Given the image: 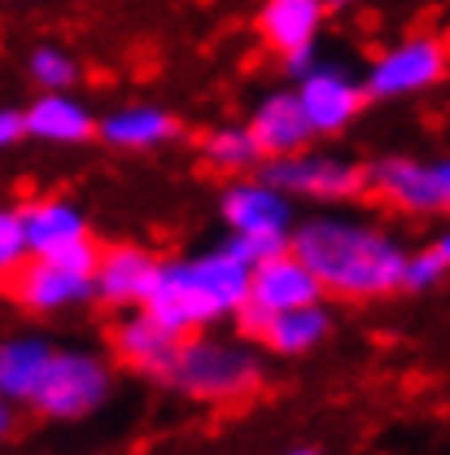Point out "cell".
I'll return each mask as SVG.
<instances>
[{
	"label": "cell",
	"instance_id": "7402d4cb",
	"mask_svg": "<svg viewBox=\"0 0 450 455\" xmlns=\"http://www.w3.org/2000/svg\"><path fill=\"white\" fill-rule=\"evenodd\" d=\"M27 75H31V84H40L44 92H66V88L75 84L79 66H75L70 53H61L53 44H40L36 53L27 57Z\"/></svg>",
	"mask_w": 450,
	"mask_h": 455
},
{
	"label": "cell",
	"instance_id": "4316f807",
	"mask_svg": "<svg viewBox=\"0 0 450 455\" xmlns=\"http://www.w3.org/2000/svg\"><path fill=\"white\" fill-rule=\"evenodd\" d=\"M315 61H320V57H315V44H311V49H297V53L284 57V70H288L293 79H302V75H306V70H311Z\"/></svg>",
	"mask_w": 450,
	"mask_h": 455
},
{
	"label": "cell",
	"instance_id": "ba28073f",
	"mask_svg": "<svg viewBox=\"0 0 450 455\" xmlns=\"http://www.w3.org/2000/svg\"><path fill=\"white\" fill-rule=\"evenodd\" d=\"M372 188L398 211L442 215L450 211V158H438V163L385 158L372 167Z\"/></svg>",
	"mask_w": 450,
	"mask_h": 455
},
{
	"label": "cell",
	"instance_id": "52a82bcc",
	"mask_svg": "<svg viewBox=\"0 0 450 455\" xmlns=\"http://www.w3.org/2000/svg\"><path fill=\"white\" fill-rule=\"evenodd\" d=\"M272 184H280L288 197H315V202H345L363 188V167L337 154H288V158H267L263 171Z\"/></svg>",
	"mask_w": 450,
	"mask_h": 455
},
{
	"label": "cell",
	"instance_id": "cb8c5ba5",
	"mask_svg": "<svg viewBox=\"0 0 450 455\" xmlns=\"http://www.w3.org/2000/svg\"><path fill=\"white\" fill-rule=\"evenodd\" d=\"M27 259H31V241H27L22 211H4L0 215V267L4 272H18Z\"/></svg>",
	"mask_w": 450,
	"mask_h": 455
},
{
	"label": "cell",
	"instance_id": "8992f818",
	"mask_svg": "<svg viewBox=\"0 0 450 455\" xmlns=\"http://www.w3.org/2000/svg\"><path fill=\"white\" fill-rule=\"evenodd\" d=\"M9 293L22 311L31 315H57V311H70L79 302H92L97 298V276L92 272H79V267H66L57 259H40L31 254L18 272H9Z\"/></svg>",
	"mask_w": 450,
	"mask_h": 455
},
{
	"label": "cell",
	"instance_id": "e0dca14e",
	"mask_svg": "<svg viewBox=\"0 0 450 455\" xmlns=\"http://www.w3.org/2000/svg\"><path fill=\"white\" fill-rule=\"evenodd\" d=\"M22 224H27V241H31V254H57L75 241L88 236V215L66 202V197H40V202H27L22 206Z\"/></svg>",
	"mask_w": 450,
	"mask_h": 455
},
{
	"label": "cell",
	"instance_id": "9a60e30c",
	"mask_svg": "<svg viewBox=\"0 0 450 455\" xmlns=\"http://www.w3.org/2000/svg\"><path fill=\"white\" fill-rule=\"evenodd\" d=\"M328 4L324 0H263L258 9V31L267 40V49H276L280 57L311 49L320 27H324Z\"/></svg>",
	"mask_w": 450,
	"mask_h": 455
},
{
	"label": "cell",
	"instance_id": "ffe728a7",
	"mask_svg": "<svg viewBox=\"0 0 450 455\" xmlns=\"http://www.w3.org/2000/svg\"><path fill=\"white\" fill-rule=\"evenodd\" d=\"M328 329H333V315L324 311V302H311V307H293V311L272 315V329L263 341L276 355H306L328 338Z\"/></svg>",
	"mask_w": 450,
	"mask_h": 455
},
{
	"label": "cell",
	"instance_id": "484cf974",
	"mask_svg": "<svg viewBox=\"0 0 450 455\" xmlns=\"http://www.w3.org/2000/svg\"><path fill=\"white\" fill-rule=\"evenodd\" d=\"M27 136V110H0V145H13Z\"/></svg>",
	"mask_w": 450,
	"mask_h": 455
},
{
	"label": "cell",
	"instance_id": "f1b7e54d",
	"mask_svg": "<svg viewBox=\"0 0 450 455\" xmlns=\"http://www.w3.org/2000/svg\"><path fill=\"white\" fill-rule=\"evenodd\" d=\"M324 4H328V13H341V9H354L359 0H324Z\"/></svg>",
	"mask_w": 450,
	"mask_h": 455
},
{
	"label": "cell",
	"instance_id": "2e32d148",
	"mask_svg": "<svg viewBox=\"0 0 450 455\" xmlns=\"http://www.w3.org/2000/svg\"><path fill=\"white\" fill-rule=\"evenodd\" d=\"M92 132H101V123L70 92H40L27 106V136L44 145H83L92 140Z\"/></svg>",
	"mask_w": 450,
	"mask_h": 455
},
{
	"label": "cell",
	"instance_id": "6da1fadb",
	"mask_svg": "<svg viewBox=\"0 0 450 455\" xmlns=\"http://www.w3.org/2000/svg\"><path fill=\"white\" fill-rule=\"evenodd\" d=\"M293 250L315 267L328 293L341 298H385L407 289V263L411 250L372 228L359 215H315L293 232Z\"/></svg>",
	"mask_w": 450,
	"mask_h": 455
},
{
	"label": "cell",
	"instance_id": "f546056e",
	"mask_svg": "<svg viewBox=\"0 0 450 455\" xmlns=\"http://www.w3.org/2000/svg\"><path fill=\"white\" fill-rule=\"evenodd\" d=\"M288 455H315V451H288Z\"/></svg>",
	"mask_w": 450,
	"mask_h": 455
},
{
	"label": "cell",
	"instance_id": "5bb4252c",
	"mask_svg": "<svg viewBox=\"0 0 450 455\" xmlns=\"http://www.w3.org/2000/svg\"><path fill=\"white\" fill-rule=\"evenodd\" d=\"M249 127L263 145L267 158H288V154H302L315 136L311 118H306V106L297 97V88H280V92H267L254 114H249Z\"/></svg>",
	"mask_w": 450,
	"mask_h": 455
},
{
	"label": "cell",
	"instance_id": "9c48e42d",
	"mask_svg": "<svg viewBox=\"0 0 450 455\" xmlns=\"http://www.w3.org/2000/svg\"><path fill=\"white\" fill-rule=\"evenodd\" d=\"M297 97L306 106V118H311L315 136H337L341 127H350L354 114L363 110L367 84L354 79L341 61H315L297 79Z\"/></svg>",
	"mask_w": 450,
	"mask_h": 455
},
{
	"label": "cell",
	"instance_id": "d6986e66",
	"mask_svg": "<svg viewBox=\"0 0 450 455\" xmlns=\"http://www.w3.org/2000/svg\"><path fill=\"white\" fill-rule=\"evenodd\" d=\"M110 149L122 154H140V149H158L175 136V118L162 106H122L101 118V132H97Z\"/></svg>",
	"mask_w": 450,
	"mask_h": 455
},
{
	"label": "cell",
	"instance_id": "3957f363",
	"mask_svg": "<svg viewBox=\"0 0 450 455\" xmlns=\"http://www.w3.org/2000/svg\"><path fill=\"white\" fill-rule=\"evenodd\" d=\"M167 381L201 403H241L263 386V359L245 341L188 338Z\"/></svg>",
	"mask_w": 450,
	"mask_h": 455
},
{
	"label": "cell",
	"instance_id": "30bf717a",
	"mask_svg": "<svg viewBox=\"0 0 450 455\" xmlns=\"http://www.w3.org/2000/svg\"><path fill=\"white\" fill-rule=\"evenodd\" d=\"M114 355H118V363H127L131 372H145V377H162L167 381L170 368H175V359H179V346L184 338L179 333H170L167 324L154 315V311H127L118 324H114Z\"/></svg>",
	"mask_w": 450,
	"mask_h": 455
},
{
	"label": "cell",
	"instance_id": "7a4b0ae2",
	"mask_svg": "<svg viewBox=\"0 0 450 455\" xmlns=\"http://www.w3.org/2000/svg\"><path fill=\"white\" fill-rule=\"evenodd\" d=\"M249 281H254V267L241 263L227 245L188 254V259H167L145 311H154L170 333L188 338L224 315H236L249 302Z\"/></svg>",
	"mask_w": 450,
	"mask_h": 455
},
{
	"label": "cell",
	"instance_id": "603a6c76",
	"mask_svg": "<svg viewBox=\"0 0 450 455\" xmlns=\"http://www.w3.org/2000/svg\"><path fill=\"white\" fill-rule=\"evenodd\" d=\"M224 245L241 259V263L258 267V263L276 259L284 250H293V232H227Z\"/></svg>",
	"mask_w": 450,
	"mask_h": 455
},
{
	"label": "cell",
	"instance_id": "4fadbf2b",
	"mask_svg": "<svg viewBox=\"0 0 450 455\" xmlns=\"http://www.w3.org/2000/svg\"><path fill=\"white\" fill-rule=\"evenodd\" d=\"M224 224L227 232H288L293 224V197L280 184L263 180H232L224 188Z\"/></svg>",
	"mask_w": 450,
	"mask_h": 455
},
{
	"label": "cell",
	"instance_id": "d4e9b609",
	"mask_svg": "<svg viewBox=\"0 0 450 455\" xmlns=\"http://www.w3.org/2000/svg\"><path fill=\"white\" fill-rule=\"evenodd\" d=\"M446 272H450L446 259H442L433 245H424V250H415L411 263H407V289H433Z\"/></svg>",
	"mask_w": 450,
	"mask_h": 455
},
{
	"label": "cell",
	"instance_id": "5b68a950",
	"mask_svg": "<svg viewBox=\"0 0 450 455\" xmlns=\"http://www.w3.org/2000/svg\"><path fill=\"white\" fill-rule=\"evenodd\" d=\"M110 395V368L88 350H57L53 368L36 395V411L49 420H79Z\"/></svg>",
	"mask_w": 450,
	"mask_h": 455
},
{
	"label": "cell",
	"instance_id": "7c38bea8",
	"mask_svg": "<svg viewBox=\"0 0 450 455\" xmlns=\"http://www.w3.org/2000/svg\"><path fill=\"white\" fill-rule=\"evenodd\" d=\"M328 289L315 276V267L297 254V250H284L276 259L258 263L254 267V281H249V302H258L263 311L280 315V311H293V307H311L320 302Z\"/></svg>",
	"mask_w": 450,
	"mask_h": 455
},
{
	"label": "cell",
	"instance_id": "8fae6325",
	"mask_svg": "<svg viewBox=\"0 0 450 455\" xmlns=\"http://www.w3.org/2000/svg\"><path fill=\"white\" fill-rule=\"evenodd\" d=\"M158 276H162V259H154L149 250L110 245L101 250V263H97V298L118 311L145 307L158 289Z\"/></svg>",
	"mask_w": 450,
	"mask_h": 455
},
{
	"label": "cell",
	"instance_id": "277c9868",
	"mask_svg": "<svg viewBox=\"0 0 450 455\" xmlns=\"http://www.w3.org/2000/svg\"><path fill=\"white\" fill-rule=\"evenodd\" d=\"M446 70L450 49L438 36H407L367 66L363 84H367V97L394 101V97H411V92H424V88L442 84Z\"/></svg>",
	"mask_w": 450,
	"mask_h": 455
},
{
	"label": "cell",
	"instance_id": "ac0fdd59",
	"mask_svg": "<svg viewBox=\"0 0 450 455\" xmlns=\"http://www.w3.org/2000/svg\"><path fill=\"white\" fill-rule=\"evenodd\" d=\"M53 346L44 338H9L0 350V390L9 403H36L49 368H53Z\"/></svg>",
	"mask_w": 450,
	"mask_h": 455
},
{
	"label": "cell",
	"instance_id": "83f0119b",
	"mask_svg": "<svg viewBox=\"0 0 450 455\" xmlns=\"http://www.w3.org/2000/svg\"><path fill=\"white\" fill-rule=\"evenodd\" d=\"M429 245H433V250H438V254L446 259V267H450V228H446V232H438V236H433Z\"/></svg>",
	"mask_w": 450,
	"mask_h": 455
},
{
	"label": "cell",
	"instance_id": "44dd1931",
	"mask_svg": "<svg viewBox=\"0 0 450 455\" xmlns=\"http://www.w3.org/2000/svg\"><path fill=\"white\" fill-rule=\"evenodd\" d=\"M201 158H206V167L224 171V175H245L258 163H267V154H263V145H258L249 123L245 127H215V132H206Z\"/></svg>",
	"mask_w": 450,
	"mask_h": 455
}]
</instances>
